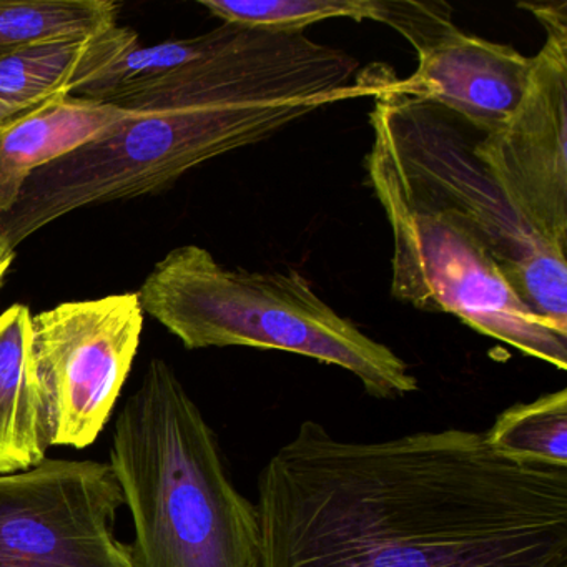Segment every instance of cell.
Wrapping results in <instances>:
<instances>
[{
  "mask_svg": "<svg viewBox=\"0 0 567 567\" xmlns=\"http://www.w3.org/2000/svg\"><path fill=\"white\" fill-rule=\"evenodd\" d=\"M255 504L260 567H567V467L477 431L364 443L303 421Z\"/></svg>",
  "mask_w": 567,
  "mask_h": 567,
  "instance_id": "6da1fadb",
  "label": "cell"
},
{
  "mask_svg": "<svg viewBox=\"0 0 567 567\" xmlns=\"http://www.w3.org/2000/svg\"><path fill=\"white\" fill-rule=\"evenodd\" d=\"M305 32L241 28L217 54L109 102L131 111L101 137L35 171L0 240L14 248L89 205L164 190L192 168L267 141L338 102L378 97L390 78Z\"/></svg>",
  "mask_w": 567,
  "mask_h": 567,
  "instance_id": "7a4b0ae2",
  "label": "cell"
},
{
  "mask_svg": "<svg viewBox=\"0 0 567 567\" xmlns=\"http://www.w3.org/2000/svg\"><path fill=\"white\" fill-rule=\"evenodd\" d=\"M370 122L367 171L393 237L391 295L566 371L567 331L534 313L506 280L557 247L514 214L474 154L480 132L390 91L374 97Z\"/></svg>",
  "mask_w": 567,
  "mask_h": 567,
  "instance_id": "3957f363",
  "label": "cell"
},
{
  "mask_svg": "<svg viewBox=\"0 0 567 567\" xmlns=\"http://www.w3.org/2000/svg\"><path fill=\"white\" fill-rule=\"evenodd\" d=\"M111 467L134 520V567H260L257 504L231 483L217 434L164 360L115 421Z\"/></svg>",
  "mask_w": 567,
  "mask_h": 567,
  "instance_id": "277c9868",
  "label": "cell"
},
{
  "mask_svg": "<svg viewBox=\"0 0 567 567\" xmlns=\"http://www.w3.org/2000/svg\"><path fill=\"white\" fill-rule=\"evenodd\" d=\"M142 311L188 350L248 347L287 351L343 368L370 396L420 388L406 361L324 303L297 271L227 268L197 245L168 251L137 291Z\"/></svg>",
  "mask_w": 567,
  "mask_h": 567,
  "instance_id": "5b68a950",
  "label": "cell"
},
{
  "mask_svg": "<svg viewBox=\"0 0 567 567\" xmlns=\"http://www.w3.org/2000/svg\"><path fill=\"white\" fill-rule=\"evenodd\" d=\"M137 293L71 301L32 317L31 360L48 446H91L121 396L141 343Z\"/></svg>",
  "mask_w": 567,
  "mask_h": 567,
  "instance_id": "8992f818",
  "label": "cell"
},
{
  "mask_svg": "<svg viewBox=\"0 0 567 567\" xmlns=\"http://www.w3.org/2000/svg\"><path fill=\"white\" fill-rule=\"evenodd\" d=\"M546 31L523 101L474 154L514 214L544 244L567 250V4H524Z\"/></svg>",
  "mask_w": 567,
  "mask_h": 567,
  "instance_id": "52a82bcc",
  "label": "cell"
},
{
  "mask_svg": "<svg viewBox=\"0 0 567 567\" xmlns=\"http://www.w3.org/2000/svg\"><path fill=\"white\" fill-rule=\"evenodd\" d=\"M124 504L109 463L44 460L0 476V567H134L114 534Z\"/></svg>",
  "mask_w": 567,
  "mask_h": 567,
  "instance_id": "ba28073f",
  "label": "cell"
},
{
  "mask_svg": "<svg viewBox=\"0 0 567 567\" xmlns=\"http://www.w3.org/2000/svg\"><path fill=\"white\" fill-rule=\"evenodd\" d=\"M410 78L391 79V94L431 102L481 135L503 127L523 101L533 58L506 44L453 29L417 52Z\"/></svg>",
  "mask_w": 567,
  "mask_h": 567,
  "instance_id": "9c48e42d",
  "label": "cell"
},
{
  "mask_svg": "<svg viewBox=\"0 0 567 567\" xmlns=\"http://www.w3.org/2000/svg\"><path fill=\"white\" fill-rule=\"evenodd\" d=\"M128 114L117 105L65 95L0 125V215L14 208L35 171L101 137Z\"/></svg>",
  "mask_w": 567,
  "mask_h": 567,
  "instance_id": "30bf717a",
  "label": "cell"
},
{
  "mask_svg": "<svg viewBox=\"0 0 567 567\" xmlns=\"http://www.w3.org/2000/svg\"><path fill=\"white\" fill-rule=\"evenodd\" d=\"M135 44L137 34L117 25L95 38L45 42L0 58V125L78 94Z\"/></svg>",
  "mask_w": 567,
  "mask_h": 567,
  "instance_id": "8fae6325",
  "label": "cell"
},
{
  "mask_svg": "<svg viewBox=\"0 0 567 567\" xmlns=\"http://www.w3.org/2000/svg\"><path fill=\"white\" fill-rule=\"evenodd\" d=\"M31 324L25 305H12L0 315V476L31 470L48 453Z\"/></svg>",
  "mask_w": 567,
  "mask_h": 567,
  "instance_id": "7c38bea8",
  "label": "cell"
},
{
  "mask_svg": "<svg viewBox=\"0 0 567 567\" xmlns=\"http://www.w3.org/2000/svg\"><path fill=\"white\" fill-rule=\"evenodd\" d=\"M112 0H0V58L45 42L95 38L117 28Z\"/></svg>",
  "mask_w": 567,
  "mask_h": 567,
  "instance_id": "4fadbf2b",
  "label": "cell"
},
{
  "mask_svg": "<svg viewBox=\"0 0 567 567\" xmlns=\"http://www.w3.org/2000/svg\"><path fill=\"white\" fill-rule=\"evenodd\" d=\"M240 31V25L224 24L208 34L194 39L162 42L151 48L135 44L74 95L109 104L122 92L167 78L187 65L217 54L225 45L230 44Z\"/></svg>",
  "mask_w": 567,
  "mask_h": 567,
  "instance_id": "5bb4252c",
  "label": "cell"
},
{
  "mask_svg": "<svg viewBox=\"0 0 567 567\" xmlns=\"http://www.w3.org/2000/svg\"><path fill=\"white\" fill-rule=\"evenodd\" d=\"M483 434L504 456L567 467L566 388L507 408Z\"/></svg>",
  "mask_w": 567,
  "mask_h": 567,
  "instance_id": "9a60e30c",
  "label": "cell"
},
{
  "mask_svg": "<svg viewBox=\"0 0 567 567\" xmlns=\"http://www.w3.org/2000/svg\"><path fill=\"white\" fill-rule=\"evenodd\" d=\"M224 24L270 32H305L330 19L383 24L384 0H202Z\"/></svg>",
  "mask_w": 567,
  "mask_h": 567,
  "instance_id": "2e32d148",
  "label": "cell"
},
{
  "mask_svg": "<svg viewBox=\"0 0 567 567\" xmlns=\"http://www.w3.org/2000/svg\"><path fill=\"white\" fill-rule=\"evenodd\" d=\"M14 258V248L9 247L6 241L0 240V285H2V280H4L6 274H8L9 268H11Z\"/></svg>",
  "mask_w": 567,
  "mask_h": 567,
  "instance_id": "e0dca14e",
  "label": "cell"
}]
</instances>
